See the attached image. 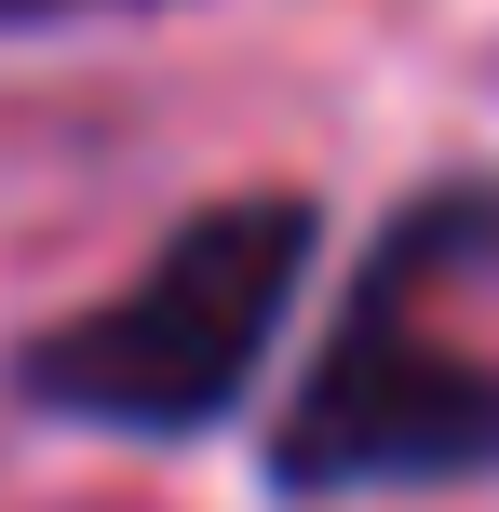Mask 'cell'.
Masks as SVG:
<instances>
[{
  "label": "cell",
  "mask_w": 499,
  "mask_h": 512,
  "mask_svg": "<svg viewBox=\"0 0 499 512\" xmlns=\"http://www.w3.org/2000/svg\"><path fill=\"white\" fill-rule=\"evenodd\" d=\"M0 14H68V0H0Z\"/></svg>",
  "instance_id": "cell-3"
},
{
  "label": "cell",
  "mask_w": 499,
  "mask_h": 512,
  "mask_svg": "<svg viewBox=\"0 0 499 512\" xmlns=\"http://www.w3.org/2000/svg\"><path fill=\"white\" fill-rule=\"evenodd\" d=\"M473 203H432L405 216L392 243H378L365 297H351V324L324 337L311 391H297L284 445H270V472L311 499L338 486H432V472H499V364L446 351V337L419 324L432 297V256H446V230Z\"/></svg>",
  "instance_id": "cell-2"
},
{
  "label": "cell",
  "mask_w": 499,
  "mask_h": 512,
  "mask_svg": "<svg viewBox=\"0 0 499 512\" xmlns=\"http://www.w3.org/2000/svg\"><path fill=\"white\" fill-rule=\"evenodd\" d=\"M311 270V203H216L189 216L108 310L27 351V391L108 432H203L243 405V378L284 337V297Z\"/></svg>",
  "instance_id": "cell-1"
}]
</instances>
